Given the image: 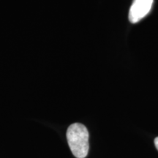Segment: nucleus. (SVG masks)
<instances>
[{"instance_id":"nucleus-1","label":"nucleus","mask_w":158,"mask_h":158,"mask_svg":"<svg viewBox=\"0 0 158 158\" xmlns=\"http://www.w3.org/2000/svg\"><path fill=\"white\" fill-rule=\"evenodd\" d=\"M67 140L69 147L76 158H85L89 149V132L84 124H72L67 130Z\"/></svg>"},{"instance_id":"nucleus-2","label":"nucleus","mask_w":158,"mask_h":158,"mask_svg":"<svg viewBox=\"0 0 158 158\" xmlns=\"http://www.w3.org/2000/svg\"><path fill=\"white\" fill-rule=\"evenodd\" d=\"M153 2L154 0H133L128 15L130 22L138 23L147 15L151 10Z\"/></svg>"},{"instance_id":"nucleus-3","label":"nucleus","mask_w":158,"mask_h":158,"mask_svg":"<svg viewBox=\"0 0 158 158\" xmlns=\"http://www.w3.org/2000/svg\"><path fill=\"white\" fill-rule=\"evenodd\" d=\"M155 145L156 148H157V149L158 150V137H157L155 139Z\"/></svg>"}]
</instances>
